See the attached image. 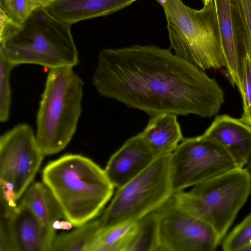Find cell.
<instances>
[{
	"label": "cell",
	"mask_w": 251,
	"mask_h": 251,
	"mask_svg": "<svg viewBox=\"0 0 251 251\" xmlns=\"http://www.w3.org/2000/svg\"><path fill=\"white\" fill-rule=\"evenodd\" d=\"M92 83L101 97L141 110L211 118L224 93L204 71L171 49L134 45L100 50Z\"/></svg>",
	"instance_id": "obj_1"
},
{
	"label": "cell",
	"mask_w": 251,
	"mask_h": 251,
	"mask_svg": "<svg viewBox=\"0 0 251 251\" xmlns=\"http://www.w3.org/2000/svg\"><path fill=\"white\" fill-rule=\"evenodd\" d=\"M42 178L64 219L76 227L99 215L113 194L104 169L79 154H67L50 162Z\"/></svg>",
	"instance_id": "obj_2"
},
{
	"label": "cell",
	"mask_w": 251,
	"mask_h": 251,
	"mask_svg": "<svg viewBox=\"0 0 251 251\" xmlns=\"http://www.w3.org/2000/svg\"><path fill=\"white\" fill-rule=\"evenodd\" d=\"M71 26L45 8L37 7L25 22L0 41V54L15 67H74L79 63V56Z\"/></svg>",
	"instance_id": "obj_3"
},
{
	"label": "cell",
	"mask_w": 251,
	"mask_h": 251,
	"mask_svg": "<svg viewBox=\"0 0 251 251\" xmlns=\"http://www.w3.org/2000/svg\"><path fill=\"white\" fill-rule=\"evenodd\" d=\"M164 9L170 49L203 71L226 67L214 0L200 10L181 0H156Z\"/></svg>",
	"instance_id": "obj_4"
},
{
	"label": "cell",
	"mask_w": 251,
	"mask_h": 251,
	"mask_svg": "<svg viewBox=\"0 0 251 251\" xmlns=\"http://www.w3.org/2000/svg\"><path fill=\"white\" fill-rule=\"evenodd\" d=\"M84 82L74 67L49 70L36 116V137L44 156L64 150L82 113Z\"/></svg>",
	"instance_id": "obj_5"
},
{
	"label": "cell",
	"mask_w": 251,
	"mask_h": 251,
	"mask_svg": "<svg viewBox=\"0 0 251 251\" xmlns=\"http://www.w3.org/2000/svg\"><path fill=\"white\" fill-rule=\"evenodd\" d=\"M251 191L245 168H236L173 198L183 209L209 225L223 239Z\"/></svg>",
	"instance_id": "obj_6"
},
{
	"label": "cell",
	"mask_w": 251,
	"mask_h": 251,
	"mask_svg": "<svg viewBox=\"0 0 251 251\" xmlns=\"http://www.w3.org/2000/svg\"><path fill=\"white\" fill-rule=\"evenodd\" d=\"M171 154L156 157L139 175L117 188L100 219V229L136 222L157 211L172 197Z\"/></svg>",
	"instance_id": "obj_7"
},
{
	"label": "cell",
	"mask_w": 251,
	"mask_h": 251,
	"mask_svg": "<svg viewBox=\"0 0 251 251\" xmlns=\"http://www.w3.org/2000/svg\"><path fill=\"white\" fill-rule=\"evenodd\" d=\"M35 133L19 124L0 138V199L17 203L33 180L44 158Z\"/></svg>",
	"instance_id": "obj_8"
},
{
	"label": "cell",
	"mask_w": 251,
	"mask_h": 251,
	"mask_svg": "<svg viewBox=\"0 0 251 251\" xmlns=\"http://www.w3.org/2000/svg\"><path fill=\"white\" fill-rule=\"evenodd\" d=\"M237 168L216 141L203 134L183 138L171 154L174 193L184 191Z\"/></svg>",
	"instance_id": "obj_9"
},
{
	"label": "cell",
	"mask_w": 251,
	"mask_h": 251,
	"mask_svg": "<svg viewBox=\"0 0 251 251\" xmlns=\"http://www.w3.org/2000/svg\"><path fill=\"white\" fill-rule=\"evenodd\" d=\"M156 212L159 251H213L221 241L209 225L181 208L173 196Z\"/></svg>",
	"instance_id": "obj_10"
},
{
	"label": "cell",
	"mask_w": 251,
	"mask_h": 251,
	"mask_svg": "<svg viewBox=\"0 0 251 251\" xmlns=\"http://www.w3.org/2000/svg\"><path fill=\"white\" fill-rule=\"evenodd\" d=\"M226 61V75L238 88L250 39L238 0H214Z\"/></svg>",
	"instance_id": "obj_11"
},
{
	"label": "cell",
	"mask_w": 251,
	"mask_h": 251,
	"mask_svg": "<svg viewBox=\"0 0 251 251\" xmlns=\"http://www.w3.org/2000/svg\"><path fill=\"white\" fill-rule=\"evenodd\" d=\"M155 158L140 133L128 139L111 156L104 171L117 189L139 175Z\"/></svg>",
	"instance_id": "obj_12"
},
{
	"label": "cell",
	"mask_w": 251,
	"mask_h": 251,
	"mask_svg": "<svg viewBox=\"0 0 251 251\" xmlns=\"http://www.w3.org/2000/svg\"><path fill=\"white\" fill-rule=\"evenodd\" d=\"M219 143L237 168H244L251 158V126L226 114L217 115L203 134Z\"/></svg>",
	"instance_id": "obj_13"
},
{
	"label": "cell",
	"mask_w": 251,
	"mask_h": 251,
	"mask_svg": "<svg viewBox=\"0 0 251 251\" xmlns=\"http://www.w3.org/2000/svg\"><path fill=\"white\" fill-rule=\"evenodd\" d=\"M10 225L16 251H50L54 226L44 224L26 206L20 203L12 209Z\"/></svg>",
	"instance_id": "obj_14"
},
{
	"label": "cell",
	"mask_w": 251,
	"mask_h": 251,
	"mask_svg": "<svg viewBox=\"0 0 251 251\" xmlns=\"http://www.w3.org/2000/svg\"><path fill=\"white\" fill-rule=\"evenodd\" d=\"M137 0H55L45 7L52 16L72 25L94 18L110 15Z\"/></svg>",
	"instance_id": "obj_15"
},
{
	"label": "cell",
	"mask_w": 251,
	"mask_h": 251,
	"mask_svg": "<svg viewBox=\"0 0 251 251\" xmlns=\"http://www.w3.org/2000/svg\"><path fill=\"white\" fill-rule=\"evenodd\" d=\"M177 115L161 113L150 117L141 132L155 157L172 154L183 139Z\"/></svg>",
	"instance_id": "obj_16"
},
{
	"label": "cell",
	"mask_w": 251,
	"mask_h": 251,
	"mask_svg": "<svg viewBox=\"0 0 251 251\" xmlns=\"http://www.w3.org/2000/svg\"><path fill=\"white\" fill-rule=\"evenodd\" d=\"M20 203L27 207L46 225L53 226L58 220L64 219L52 193L43 182H36L30 186Z\"/></svg>",
	"instance_id": "obj_17"
},
{
	"label": "cell",
	"mask_w": 251,
	"mask_h": 251,
	"mask_svg": "<svg viewBox=\"0 0 251 251\" xmlns=\"http://www.w3.org/2000/svg\"><path fill=\"white\" fill-rule=\"evenodd\" d=\"M100 230V220H92L70 232L56 236L50 251H91Z\"/></svg>",
	"instance_id": "obj_18"
},
{
	"label": "cell",
	"mask_w": 251,
	"mask_h": 251,
	"mask_svg": "<svg viewBox=\"0 0 251 251\" xmlns=\"http://www.w3.org/2000/svg\"><path fill=\"white\" fill-rule=\"evenodd\" d=\"M136 228L137 222H129L100 229L91 251H127Z\"/></svg>",
	"instance_id": "obj_19"
},
{
	"label": "cell",
	"mask_w": 251,
	"mask_h": 251,
	"mask_svg": "<svg viewBox=\"0 0 251 251\" xmlns=\"http://www.w3.org/2000/svg\"><path fill=\"white\" fill-rule=\"evenodd\" d=\"M159 251L158 218L156 211L137 222V228L127 251Z\"/></svg>",
	"instance_id": "obj_20"
},
{
	"label": "cell",
	"mask_w": 251,
	"mask_h": 251,
	"mask_svg": "<svg viewBox=\"0 0 251 251\" xmlns=\"http://www.w3.org/2000/svg\"><path fill=\"white\" fill-rule=\"evenodd\" d=\"M15 66L0 54V121L7 122L9 118L12 102L10 74Z\"/></svg>",
	"instance_id": "obj_21"
},
{
	"label": "cell",
	"mask_w": 251,
	"mask_h": 251,
	"mask_svg": "<svg viewBox=\"0 0 251 251\" xmlns=\"http://www.w3.org/2000/svg\"><path fill=\"white\" fill-rule=\"evenodd\" d=\"M251 244V214L246 217L225 238V251H244Z\"/></svg>",
	"instance_id": "obj_22"
},
{
	"label": "cell",
	"mask_w": 251,
	"mask_h": 251,
	"mask_svg": "<svg viewBox=\"0 0 251 251\" xmlns=\"http://www.w3.org/2000/svg\"><path fill=\"white\" fill-rule=\"evenodd\" d=\"M239 91L243 103L240 119L251 126V53L247 52L244 59Z\"/></svg>",
	"instance_id": "obj_23"
},
{
	"label": "cell",
	"mask_w": 251,
	"mask_h": 251,
	"mask_svg": "<svg viewBox=\"0 0 251 251\" xmlns=\"http://www.w3.org/2000/svg\"><path fill=\"white\" fill-rule=\"evenodd\" d=\"M36 8L33 0H0V9L19 25L25 22Z\"/></svg>",
	"instance_id": "obj_24"
},
{
	"label": "cell",
	"mask_w": 251,
	"mask_h": 251,
	"mask_svg": "<svg viewBox=\"0 0 251 251\" xmlns=\"http://www.w3.org/2000/svg\"><path fill=\"white\" fill-rule=\"evenodd\" d=\"M14 207H15L10 206L0 201V251H16L10 225V215Z\"/></svg>",
	"instance_id": "obj_25"
},
{
	"label": "cell",
	"mask_w": 251,
	"mask_h": 251,
	"mask_svg": "<svg viewBox=\"0 0 251 251\" xmlns=\"http://www.w3.org/2000/svg\"><path fill=\"white\" fill-rule=\"evenodd\" d=\"M249 34L251 46L248 52L251 53V1L250 0H238Z\"/></svg>",
	"instance_id": "obj_26"
},
{
	"label": "cell",
	"mask_w": 251,
	"mask_h": 251,
	"mask_svg": "<svg viewBox=\"0 0 251 251\" xmlns=\"http://www.w3.org/2000/svg\"><path fill=\"white\" fill-rule=\"evenodd\" d=\"M36 7H46L55 0H33Z\"/></svg>",
	"instance_id": "obj_27"
},
{
	"label": "cell",
	"mask_w": 251,
	"mask_h": 251,
	"mask_svg": "<svg viewBox=\"0 0 251 251\" xmlns=\"http://www.w3.org/2000/svg\"><path fill=\"white\" fill-rule=\"evenodd\" d=\"M246 166V167H245V168L247 170V172H248L251 178V158Z\"/></svg>",
	"instance_id": "obj_28"
},
{
	"label": "cell",
	"mask_w": 251,
	"mask_h": 251,
	"mask_svg": "<svg viewBox=\"0 0 251 251\" xmlns=\"http://www.w3.org/2000/svg\"><path fill=\"white\" fill-rule=\"evenodd\" d=\"M244 251H251V244L248 246Z\"/></svg>",
	"instance_id": "obj_29"
},
{
	"label": "cell",
	"mask_w": 251,
	"mask_h": 251,
	"mask_svg": "<svg viewBox=\"0 0 251 251\" xmlns=\"http://www.w3.org/2000/svg\"><path fill=\"white\" fill-rule=\"evenodd\" d=\"M202 0L203 1V3H206V2H207L209 1H210L211 0Z\"/></svg>",
	"instance_id": "obj_30"
},
{
	"label": "cell",
	"mask_w": 251,
	"mask_h": 251,
	"mask_svg": "<svg viewBox=\"0 0 251 251\" xmlns=\"http://www.w3.org/2000/svg\"></svg>",
	"instance_id": "obj_31"
}]
</instances>
